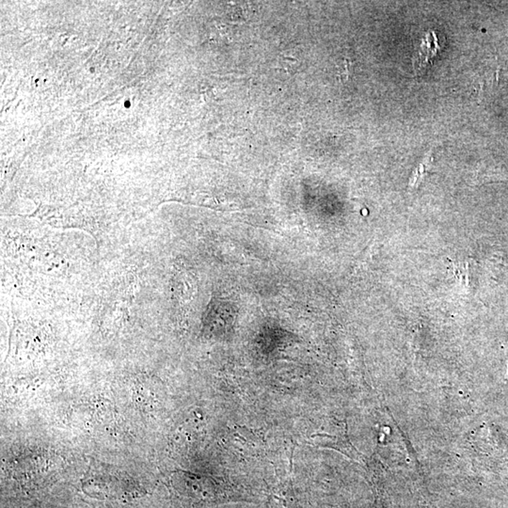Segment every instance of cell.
I'll return each instance as SVG.
<instances>
[{"label": "cell", "mask_w": 508, "mask_h": 508, "mask_svg": "<svg viewBox=\"0 0 508 508\" xmlns=\"http://www.w3.org/2000/svg\"><path fill=\"white\" fill-rule=\"evenodd\" d=\"M441 50H443V47L439 45L437 33L435 32H426L413 60V69L416 75H422L433 65L437 55Z\"/></svg>", "instance_id": "obj_1"}]
</instances>
